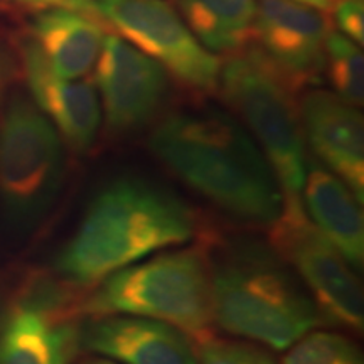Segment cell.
Instances as JSON below:
<instances>
[{
    "mask_svg": "<svg viewBox=\"0 0 364 364\" xmlns=\"http://www.w3.org/2000/svg\"><path fill=\"white\" fill-rule=\"evenodd\" d=\"M71 294L34 277L0 311V364H71L80 349V312Z\"/></svg>",
    "mask_w": 364,
    "mask_h": 364,
    "instance_id": "7",
    "label": "cell"
},
{
    "mask_svg": "<svg viewBox=\"0 0 364 364\" xmlns=\"http://www.w3.org/2000/svg\"><path fill=\"white\" fill-rule=\"evenodd\" d=\"M21 56L27 88L36 107L73 149L88 150L102 124V105L95 86L54 75L29 38L21 46Z\"/></svg>",
    "mask_w": 364,
    "mask_h": 364,
    "instance_id": "14",
    "label": "cell"
},
{
    "mask_svg": "<svg viewBox=\"0 0 364 364\" xmlns=\"http://www.w3.org/2000/svg\"><path fill=\"white\" fill-rule=\"evenodd\" d=\"M253 33L258 51L290 88L314 83L324 71L329 22L318 9L295 0H255Z\"/></svg>",
    "mask_w": 364,
    "mask_h": 364,
    "instance_id": "10",
    "label": "cell"
},
{
    "mask_svg": "<svg viewBox=\"0 0 364 364\" xmlns=\"http://www.w3.org/2000/svg\"><path fill=\"white\" fill-rule=\"evenodd\" d=\"M186 24L204 48L236 53L252 38L255 0H181Z\"/></svg>",
    "mask_w": 364,
    "mask_h": 364,
    "instance_id": "17",
    "label": "cell"
},
{
    "mask_svg": "<svg viewBox=\"0 0 364 364\" xmlns=\"http://www.w3.org/2000/svg\"><path fill=\"white\" fill-rule=\"evenodd\" d=\"M272 238L280 257L299 273L324 321L363 331L364 295L356 268L312 225L306 209H284L273 223Z\"/></svg>",
    "mask_w": 364,
    "mask_h": 364,
    "instance_id": "8",
    "label": "cell"
},
{
    "mask_svg": "<svg viewBox=\"0 0 364 364\" xmlns=\"http://www.w3.org/2000/svg\"><path fill=\"white\" fill-rule=\"evenodd\" d=\"M191 209L150 182L118 179L91 199L54 268L70 285H95L122 268L194 236Z\"/></svg>",
    "mask_w": 364,
    "mask_h": 364,
    "instance_id": "2",
    "label": "cell"
},
{
    "mask_svg": "<svg viewBox=\"0 0 364 364\" xmlns=\"http://www.w3.org/2000/svg\"><path fill=\"white\" fill-rule=\"evenodd\" d=\"M218 86L275 172L284 209H304L306 136L290 85L255 48L230 58L221 68Z\"/></svg>",
    "mask_w": 364,
    "mask_h": 364,
    "instance_id": "5",
    "label": "cell"
},
{
    "mask_svg": "<svg viewBox=\"0 0 364 364\" xmlns=\"http://www.w3.org/2000/svg\"><path fill=\"white\" fill-rule=\"evenodd\" d=\"M149 144L172 174L226 215L268 228L282 216L279 179L233 117L218 110L172 113Z\"/></svg>",
    "mask_w": 364,
    "mask_h": 364,
    "instance_id": "1",
    "label": "cell"
},
{
    "mask_svg": "<svg viewBox=\"0 0 364 364\" xmlns=\"http://www.w3.org/2000/svg\"><path fill=\"white\" fill-rule=\"evenodd\" d=\"M80 349L124 364H196L184 331L147 317L98 316L80 324Z\"/></svg>",
    "mask_w": 364,
    "mask_h": 364,
    "instance_id": "13",
    "label": "cell"
},
{
    "mask_svg": "<svg viewBox=\"0 0 364 364\" xmlns=\"http://www.w3.org/2000/svg\"><path fill=\"white\" fill-rule=\"evenodd\" d=\"M103 21L70 9L36 12L29 39L54 75L80 80L93 70L102 53Z\"/></svg>",
    "mask_w": 364,
    "mask_h": 364,
    "instance_id": "16",
    "label": "cell"
},
{
    "mask_svg": "<svg viewBox=\"0 0 364 364\" xmlns=\"http://www.w3.org/2000/svg\"><path fill=\"white\" fill-rule=\"evenodd\" d=\"M300 120L318 162L346 182L363 203L364 120L358 107L336 93L314 90L302 98Z\"/></svg>",
    "mask_w": 364,
    "mask_h": 364,
    "instance_id": "12",
    "label": "cell"
},
{
    "mask_svg": "<svg viewBox=\"0 0 364 364\" xmlns=\"http://www.w3.org/2000/svg\"><path fill=\"white\" fill-rule=\"evenodd\" d=\"M98 284L80 302L81 314L147 317L191 338H204L215 324L211 265L196 248L150 255Z\"/></svg>",
    "mask_w": 364,
    "mask_h": 364,
    "instance_id": "4",
    "label": "cell"
},
{
    "mask_svg": "<svg viewBox=\"0 0 364 364\" xmlns=\"http://www.w3.org/2000/svg\"><path fill=\"white\" fill-rule=\"evenodd\" d=\"M302 203L312 225L339 250L354 268L364 262L361 201L321 162L307 161Z\"/></svg>",
    "mask_w": 364,
    "mask_h": 364,
    "instance_id": "15",
    "label": "cell"
},
{
    "mask_svg": "<svg viewBox=\"0 0 364 364\" xmlns=\"http://www.w3.org/2000/svg\"><path fill=\"white\" fill-rule=\"evenodd\" d=\"M331 2H332V4H334V2H336V0H331Z\"/></svg>",
    "mask_w": 364,
    "mask_h": 364,
    "instance_id": "26",
    "label": "cell"
},
{
    "mask_svg": "<svg viewBox=\"0 0 364 364\" xmlns=\"http://www.w3.org/2000/svg\"><path fill=\"white\" fill-rule=\"evenodd\" d=\"M324 70L334 93L354 107L364 102V56L358 44L341 33H331L324 46Z\"/></svg>",
    "mask_w": 364,
    "mask_h": 364,
    "instance_id": "18",
    "label": "cell"
},
{
    "mask_svg": "<svg viewBox=\"0 0 364 364\" xmlns=\"http://www.w3.org/2000/svg\"><path fill=\"white\" fill-rule=\"evenodd\" d=\"M282 364H364L358 346L338 332H307L290 346Z\"/></svg>",
    "mask_w": 364,
    "mask_h": 364,
    "instance_id": "19",
    "label": "cell"
},
{
    "mask_svg": "<svg viewBox=\"0 0 364 364\" xmlns=\"http://www.w3.org/2000/svg\"><path fill=\"white\" fill-rule=\"evenodd\" d=\"M65 177L63 140L26 97H14L0 118V208L9 225L29 230L56 201Z\"/></svg>",
    "mask_w": 364,
    "mask_h": 364,
    "instance_id": "6",
    "label": "cell"
},
{
    "mask_svg": "<svg viewBox=\"0 0 364 364\" xmlns=\"http://www.w3.org/2000/svg\"><path fill=\"white\" fill-rule=\"evenodd\" d=\"M0 4L17 9H26V11L33 12L49 11V9H70V11L86 14V16L97 17V19L103 21L100 17L95 0H0Z\"/></svg>",
    "mask_w": 364,
    "mask_h": 364,
    "instance_id": "22",
    "label": "cell"
},
{
    "mask_svg": "<svg viewBox=\"0 0 364 364\" xmlns=\"http://www.w3.org/2000/svg\"><path fill=\"white\" fill-rule=\"evenodd\" d=\"M196 364H277L270 354L245 343L206 341L199 349Z\"/></svg>",
    "mask_w": 364,
    "mask_h": 364,
    "instance_id": "20",
    "label": "cell"
},
{
    "mask_svg": "<svg viewBox=\"0 0 364 364\" xmlns=\"http://www.w3.org/2000/svg\"><path fill=\"white\" fill-rule=\"evenodd\" d=\"M295 2L306 4V6L318 9V11H322V12H327V11H331V9H332L331 0H295Z\"/></svg>",
    "mask_w": 364,
    "mask_h": 364,
    "instance_id": "23",
    "label": "cell"
},
{
    "mask_svg": "<svg viewBox=\"0 0 364 364\" xmlns=\"http://www.w3.org/2000/svg\"><path fill=\"white\" fill-rule=\"evenodd\" d=\"M97 85L113 134L139 130L156 115L167 91V71L120 36H105Z\"/></svg>",
    "mask_w": 364,
    "mask_h": 364,
    "instance_id": "11",
    "label": "cell"
},
{
    "mask_svg": "<svg viewBox=\"0 0 364 364\" xmlns=\"http://www.w3.org/2000/svg\"><path fill=\"white\" fill-rule=\"evenodd\" d=\"M100 17L196 91H215L221 63L164 0H95Z\"/></svg>",
    "mask_w": 364,
    "mask_h": 364,
    "instance_id": "9",
    "label": "cell"
},
{
    "mask_svg": "<svg viewBox=\"0 0 364 364\" xmlns=\"http://www.w3.org/2000/svg\"><path fill=\"white\" fill-rule=\"evenodd\" d=\"M6 76H7V65H6V58H4V54L0 53V90H2V86H4V81H6Z\"/></svg>",
    "mask_w": 364,
    "mask_h": 364,
    "instance_id": "24",
    "label": "cell"
},
{
    "mask_svg": "<svg viewBox=\"0 0 364 364\" xmlns=\"http://www.w3.org/2000/svg\"><path fill=\"white\" fill-rule=\"evenodd\" d=\"M83 364H117V363H113L112 359H102V358H97V359H90V361H85Z\"/></svg>",
    "mask_w": 364,
    "mask_h": 364,
    "instance_id": "25",
    "label": "cell"
},
{
    "mask_svg": "<svg viewBox=\"0 0 364 364\" xmlns=\"http://www.w3.org/2000/svg\"><path fill=\"white\" fill-rule=\"evenodd\" d=\"M331 11H334L336 24H338L341 34L361 46L364 43L363 0H336Z\"/></svg>",
    "mask_w": 364,
    "mask_h": 364,
    "instance_id": "21",
    "label": "cell"
},
{
    "mask_svg": "<svg viewBox=\"0 0 364 364\" xmlns=\"http://www.w3.org/2000/svg\"><path fill=\"white\" fill-rule=\"evenodd\" d=\"M211 277L215 324L230 334L289 349L326 322L292 268L262 245H235Z\"/></svg>",
    "mask_w": 364,
    "mask_h": 364,
    "instance_id": "3",
    "label": "cell"
}]
</instances>
